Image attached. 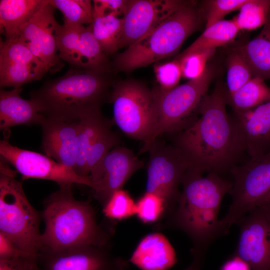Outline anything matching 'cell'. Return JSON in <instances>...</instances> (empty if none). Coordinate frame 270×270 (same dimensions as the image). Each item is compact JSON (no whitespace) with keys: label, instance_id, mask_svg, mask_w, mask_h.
Here are the masks:
<instances>
[{"label":"cell","instance_id":"6da1fadb","mask_svg":"<svg viewBox=\"0 0 270 270\" xmlns=\"http://www.w3.org/2000/svg\"><path fill=\"white\" fill-rule=\"evenodd\" d=\"M227 104L226 93L218 86L200 102L198 118L178 132L174 146L186 160L188 170L219 174L236 166L246 150L237 120L226 112Z\"/></svg>","mask_w":270,"mask_h":270},{"label":"cell","instance_id":"7a4b0ae2","mask_svg":"<svg viewBox=\"0 0 270 270\" xmlns=\"http://www.w3.org/2000/svg\"><path fill=\"white\" fill-rule=\"evenodd\" d=\"M178 198L176 221L197 246L195 250L204 254L208 245L223 235L218 214L224 196L232 190L233 182L220 174H202L188 170Z\"/></svg>","mask_w":270,"mask_h":270},{"label":"cell","instance_id":"3957f363","mask_svg":"<svg viewBox=\"0 0 270 270\" xmlns=\"http://www.w3.org/2000/svg\"><path fill=\"white\" fill-rule=\"evenodd\" d=\"M110 74L71 66L64 76L32 91L30 98L46 117L80 119L108 100L113 83Z\"/></svg>","mask_w":270,"mask_h":270},{"label":"cell","instance_id":"277c9868","mask_svg":"<svg viewBox=\"0 0 270 270\" xmlns=\"http://www.w3.org/2000/svg\"><path fill=\"white\" fill-rule=\"evenodd\" d=\"M72 186H60L44 200L42 216L45 228L41 234V248L58 250L106 244L107 236L98 224L93 208L88 202L75 198Z\"/></svg>","mask_w":270,"mask_h":270},{"label":"cell","instance_id":"5b68a950","mask_svg":"<svg viewBox=\"0 0 270 270\" xmlns=\"http://www.w3.org/2000/svg\"><path fill=\"white\" fill-rule=\"evenodd\" d=\"M204 21L201 8L187 1L148 34L117 55L112 62L117 72H129L175 54Z\"/></svg>","mask_w":270,"mask_h":270},{"label":"cell","instance_id":"8992f818","mask_svg":"<svg viewBox=\"0 0 270 270\" xmlns=\"http://www.w3.org/2000/svg\"><path fill=\"white\" fill-rule=\"evenodd\" d=\"M16 172L0 158V232L26 255L36 261L41 246L40 214L32 206Z\"/></svg>","mask_w":270,"mask_h":270},{"label":"cell","instance_id":"52a82bcc","mask_svg":"<svg viewBox=\"0 0 270 270\" xmlns=\"http://www.w3.org/2000/svg\"><path fill=\"white\" fill-rule=\"evenodd\" d=\"M112 104L113 120L126 135L143 142L147 152L156 138L158 113L152 90L134 80L113 82L108 98Z\"/></svg>","mask_w":270,"mask_h":270},{"label":"cell","instance_id":"ba28073f","mask_svg":"<svg viewBox=\"0 0 270 270\" xmlns=\"http://www.w3.org/2000/svg\"><path fill=\"white\" fill-rule=\"evenodd\" d=\"M234 178L232 202L220 220L223 234L252 210L260 206L270 195V152L250 158L230 170Z\"/></svg>","mask_w":270,"mask_h":270},{"label":"cell","instance_id":"9c48e42d","mask_svg":"<svg viewBox=\"0 0 270 270\" xmlns=\"http://www.w3.org/2000/svg\"><path fill=\"white\" fill-rule=\"evenodd\" d=\"M214 74V66L208 64L200 76L184 84L168 90L158 86L152 90L158 113L156 138L164 133L178 132L187 126V118L207 94Z\"/></svg>","mask_w":270,"mask_h":270},{"label":"cell","instance_id":"30bf717a","mask_svg":"<svg viewBox=\"0 0 270 270\" xmlns=\"http://www.w3.org/2000/svg\"><path fill=\"white\" fill-rule=\"evenodd\" d=\"M147 152L149 160L146 192L159 195L168 206L179 198L178 187L188 170V164L176 146L158 138L151 144Z\"/></svg>","mask_w":270,"mask_h":270},{"label":"cell","instance_id":"8fae6325","mask_svg":"<svg viewBox=\"0 0 270 270\" xmlns=\"http://www.w3.org/2000/svg\"><path fill=\"white\" fill-rule=\"evenodd\" d=\"M0 154L24 179L49 180L56 182L60 186L76 184L92 188L94 186L90 177L80 176L73 169L47 156L20 148L6 140L0 142Z\"/></svg>","mask_w":270,"mask_h":270},{"label":"cell","instance_id":"7c38bea8","mask_svg":"<svg viewBox=\"0 0 270 270\" xmlns=\"http://www.w3.org/2000/svg\"><path fill=\"white\" fill-rule=\"evenodd\" d=\"M105 246H77L52 250L42 248L33 270H124Z\"/></svg>","mask_w":270,"mask_h":270},{"label":"cell","instance_id":"4fadbf2b","mask_svg":"<svg viewBox=\"0 0 270 270\" xmlns=\"http://www.w3.org/2000/svg\"><path fill=\"white\" fill-rule=\"evenodd\" d=\"M54 9L49 0H44L38 10L22 28L19 38L51 74L60 70L64 66L57 48L56 31L59 24L55 18Z\"/></svg>","mask_w":270,"mask_h":270},{"label":"cell","instance_id":"5bb4252c","mask_svg":"<svg viewBox=\"0 0 270 270\" xmlns=\"http://www.w3.org/2000/svg\"><path fill=\"white\" fill-rule=\"evenodd\" d=\"M240 234L235 252L251 270H270V214L258 207L238 223Z\"/></svg>","mask_w":270,"mask_h":270},{"label":"cell","instance_id":"9a60e30c","mask_svg":"<svg viewBox=\"0 0 270 270\" xmlns=\"http://www.w3.org/2000/svg\"><path fill=\"white\" fill-rule=\"evenodd\" d=\"M186 0H130L123 18L119 50L128 48L148 34Z\"/></svg>","mask_w":270,"mask_h":270},{"label":"cell","instance_id":"2e32d148","mask_svg":"<svg viewBox=\"0 0 270 270\" xmlns=\"http://www.w3.org/2000/svg\"><path fill=\"white\" fill-rule=\"evenodd\" d=\"M144 165L128 148L117 146L107 154L94 182V196L103 206L112 194L122 187Z\"/></svg>","mask_w":270,"mask_h":270},{"label":"cell","instance_id":"e0dca14e","mask_svg":"<svg viewBox=\"0 0 270 270\" xmlns=\"http://www.w3.org/2000/svg\"><path fill=\"white\" fill-rule=\"evenodd\" d=\"M40 126L42 148L46 156L75 171L80 118L46 116Z\"/></svg>","mask_w":270,"mask_h":270},{"label":"cell","instance_id":"ac0fdd59","mask_svg":"<svg viewBox=\"0 0 270 270\" xmlns=\"http://www.w3.org/2000/svg\"><path fill=\"white\" fill-rule=\"evenodd\" d=\"M250 158L270 152V98L248 113L235 117Z\"/></svg>","mask_w":270,"mask_h":270},{"label":"cell","instance_id":"d6986e66","mask_svg":"<svg viewBox=\"0 0 270 270\" xmlns=\"http://www.w3.org/2000/svg\"><path fill=\"white\" fill-rule=\"evenodd\" d=\"M22 87L0 91V128L18 125L41 124L46 118L37 103L20 96Z\"/></svg>","mask_w":270,"mask_h":270},{"label":"cell","instance_id":"ffe728a7","mask_svg":"<svg viewBox=\"0 0 270 270\" xmlns=\"http://www.w3.org/2000/svg\"><path fill=\"white\" fill-rule=\"evenodd\" d=\"M174 250L160 233L144 236L135 249L130 261L142 270H168L176 262Z\"/></svg>","mask_w":270,"mask_h":270},{"label":"cell","instance_id":"44dd1931","mask_svg":"<svg viewBox=\"0 0 270 270\" xmlns=\"http://www.w3.org/2000/svg\"><path fill=\"white\" fill-rule=\"evenodd\" d=\"M44 0H0V30L5 40L18 39L23 26L34 16Z\"/></svg>","mask_w":270,"mask_h":270},{"label":"cell","instance_id":"7402d4cb","mask_svg":"<svg viewBox=\"0 0 270 270\" xmlns=\"http://www.w3.org/2000/svg\"><path fill=\"white\" fill-rule=\"evenodd\" d=\"M107 120L102 114L100 108L90 110L80 118L75 167V172L78 175L90 177L87 169V161L90 150Z\"/></svg>","mask_w":270,"mask_h":270},{"label":"cell","instance_id":"603a6c76","mask_svg":"<svg viewBox=\"0 0 270 270\" xmlns=\"http://www.w3.org/2000/svg\"><path fill=\"white\" fill-rule=\"evenodd\" d=\"M250 66L254 77L270 79V21L260 33L246 44L237 47Z\"/></svg>","mask_w":270,"mask_h":270},{"label":"cell","instance_id":"cb8c5ba5","mask_svg":"<svg viewBox=\"0 0 270 270\" xmlns=\"http://www.w3.org/2000/svg\"><path fill=\"white\" fill-rule=\"evenodd\" d=\"M240 31L232 20H222L206 28L204 32L194 42L176 58L195 52L216 49L232 42Z\"/></svg>","mask_w":270,"mask_h":270},{"label":"cell","instance_id":"d4e9b609","mask_svg":"<svg viewBox=\"0 0 270 270\" xmlns=\"http://www.w3.org/2000/svg\"><path fill=\"white\" fill-rule=\"evenodd\" d=\"M227 102L233 108L236 116L244 115L270 98V88L264 80L254 77L231 96Z\"/></svg>","mask_w":270,"mask_h":270},{"label":"cell","instance_id":"484cf974","mask_svg":"<svg viewBox=\"0 0 270 270\" xmlns=\"http://www.w3.org/2000/svg\"><path fill=\"white\" fill-rule=\"evenodd\" d=\"M80 68L96 72L110 74L112 62L104 53L94 37L90 24L83 26L80 36Z\"/></svg>","mask_w":270,"mask_h":270},{"label":"cell","instance_id":"4316f807","mask_svg":"<svg viewBox=\"0 0 270 270\" xmlns=\"http://www.w3.org/2000/svg\"><path fill=\"white\" fill-rule=\"evenodd\" d=\"M123 24L122 17L107 16L93 18L90 24L92 34L107 56L119 50Z\"/></svg>","mask_w":270,"mask_h":270},{"label":"cell","instance_id":"83f0119b","mask_svg":"<svg viewBox=\"0 0 270 270\" xmlns=\"http://www.w3.org/2000/svg\"><path fill=\"white\" fill-rule=\"evenodd\" d=\"M119 143L120 138L112 130L110 122L108 120L91 147L87 161L88 171L93 184L104 158Z\"/></svg>","mask_w":270,"mask_h":270},{"label":"cell","instance_id":"f1b7e54d","mask_svg":"<svg viewBox=\"0 0 270 270\" xmlns=\"http://www.w3.org/2000/svg\"><path fill=\"white\" fill-rule=\"evenodd\" d=\"M83 25L59 24L56 31V40L60 58L72 66L80 68V36Z\"/></svg>","mask_w":270,"mask_h":270},{"label":"cell","instance_id":"f546056e","mask_svg":"<svg viewBox=\"0 0 270 270\" xmlns=\"http://www.w3.org/2000/svg\"><path fill=\"white\" fill-rule=\"evenodd\" d=\"M0 60L26 66L42 76L48 72L44 64L19 38L0 42Z\"/></svg>","mask_w":270,"mask_h":270},{"label":"cell","instance_id":"4dcf8cb0","mask_svg":"<svg viewBox=\"0 0 270 270\" xmlns=\"http://www.w3.org/2000/svg\"><path fill=\"white\" fill-rule=\"evenodd\" d=\"M270 10V0H248L233 20L240 30H252L266 24Z\"/></svg>","mask_w":270,"mask_h":270},{"label":"cell","instance_id":"1f68e13d","mask_svg":"<svg viewBox=\"0 0 270 270\" xmlns=\"http://www.w3.org/2000/svg\"><path fill=\"white\" fill-rule=\"evenodd\" d=\"M49 2L62 12L64 24L84 26L92 22V6L90 0H49Z\"/></svg>","mask_w":270,"mask_h":270},{"label":"cell","instance_id":"d6a6232c","mask_svg":"<svg viewBox=\"0 0 270 270\" xmlns=\"http://www.w3.org/2000/svg\"><path fill=\"white\" fill-rule=\"evenodd\" d=\"M228 96H231L254 76L247 61L237 48L226 58Z\"/></svg>","mask_w":270,"mask_h":270},{"label":"cell","instance_id":"836d02e7","mask_svg":"<svg viewBox=\"0 0 270 270\" xmlns=\"http://www.w3.org/2000/svg\"><path fill=\"white\" fill-rule=\"evenodd\" d=\"M43 76L26 66L0 60V86L21 88L24 84L40 80Z\"/></svg>","mask_w":270,"mask_h":270},{"label":"cell","instance_id":"e575fe53","mask_svg":"<svg viewBox=\"0 0 270 270\" xmlns=\"http://www.w3.org/2000/svg\"><path fill=\"white\" fill-rule=\"evenodd\" d=\"M102 211L108 218L122 220L136 214V204L126 191L120 189L112 194Z\"/></svg>","mask_w":270,"mask_h":270},{"label":"cell","instance_id":"d590c367","mask_svg":"<svg viewBox=\"0 0 270 270\" xmlns=\"http://www.w3.org/2000/svg\"><path fill=\"white\" fill-rule=\"evenodd\" d=\"M215 52L216 49H208L195 52L176 58L180 62L182 77L191 80L200 76L206 68L208 61Z\"/></svg>","mask_w":270,"mask_h":270},{"label":"cell","instance_id":"8d00e7d4","mask_svg":"<svg viewBox=\"0 0 270 270\" xmlns=\"http://www.w3.org/2000/svg\"><path fill=\"white\" fill-rule=\"evenodd\" d=\"M248 0H210L202 8L207 28L222 21L230 13L239 10Z\"/></svg>","mask_w":270,"mask_h":270},{"label":"cell","instance_id":"74e56055","mask_svg":"<svg viewBox=\"0 0 270 270\" xmlns=\"http://www.w3.org/2000/svg\"><path fill=\"white\" fill-rule=\"evenodd\" d=\"M136 204V215L144 223H152L156 221L167 206L162 197L157 194L146 192Z\"/></svg>","mask_w":270,"mask_h":270},{"label":"cell","instance_id":"f35d334b","mask_svg":"<svg viewBox=\"0 0 270 270\" xmlns=\"http://www.w3.org/2000/svg\"><path fill=\"white\" fill-rule=\"evenodd\" d=\"M158 87L164 90H170L178 86L182 77L180 62L175 59L162 64H156L154 66Z\"/></svg>","mask_w":270,"mask_h":270},{"label":"cell","instance_id":"ab89813d","mask_svg":"<svg viewBox=\"0 0 270 270\" xmlns=\"http://www.w3.org/2000/svg\"><path fill=\"white\" fill-rule=\"evenodd\" d=\"M130 2V0H93L92 18L107 16H124Z\"/></svg>","mask_w":270,"mask_h":270},{"label":"cell","instance_id":"60d3db41","mask_svg":"<svg viewBox=\"0 0 270 270\" xmlns=\"http://www.w3.org/2000/svg\"><path fill=\"white\" fill-rule=\"evenodd\" d=\"M27 259L36 262L21 251L6 236L0 232V260Z\"/></svg>","mask_w":270,"mask_h":270},{"label":"cell","instance_id":"b9f144b4","mask_svg":"<svg viewBox=\"0 0 270 270\" xmlns=\"http://www.w3.org/2000/svg\"><path fill=\"white\" fill-rule=\"evenodd\" d=\"M35 264L27 259L0 260V270H33Z\"/></svg>","mask_w":270,"mask_h":270},{"label":"cell","instance_id":"7bdbcfd3","mask_svg":"<svg viewBox=\"0 0 270 270\" xmlns=\"http://www.w3.org/2000/svg\"><path fill=\"white\" fill-rule=\"evenodd\" d=\"M221 270H251V269L245 262L234 255L223 264Z\"/></svg>","mask_w":270,"mask_h":270},{"label":"cell","instance_id":"ee69618b","mask_svg":"<svg viewBox=\"0 0 270 270\" xmlns=\"http://www.w3.org/2000/svg\"><path fill=\"white\" fill-rule=\"evenodd\" d=\"M194 256L192 262L185 270H202L204 254L196 252Z\"/></svg>","mask_w":270,"mask_h":270},{"label":"cell","instance_id":"f6af8a7d","mask_svg":"<svg viewBox=\"0 0 270 270\" xmlns=\"http://www.w3.org/2000/svg\"><path fill=\"white\" fill-rule=\"evenodd\" d=\"M259 207H262L270 210V195L265 202Z\"/></svg>","mask_w":270,"mask_h":270},{"label":"cell","instance_id":"bcb514c9","mask_svg":"<svg viewBox=\"0 0 270 270\" xmlns=\"http://www.w3.org/2000/svg\"><path fill=\"white\" fill-rule=\"evenodd\" d=\"M268 20H269L270 21V12H269V14H268Z\"/></svg>","mask_w":270,"mask_h":270},{"label":"cell","instance_id":"7dc6e473","mask_svg":"<svg viewBox=\"0 0 270 270\" xmlns=\"http://www.w3.org/2000/svg\"><path fill=\"white\" fill-rule=\"evenodd\" d=\"M265 209H266V208H265ZM266 210H267L268 211V212H269V213H270V210H268V209H266Z\"/></svg>","mask_w":270,"mask_h":270}]
</instances>
